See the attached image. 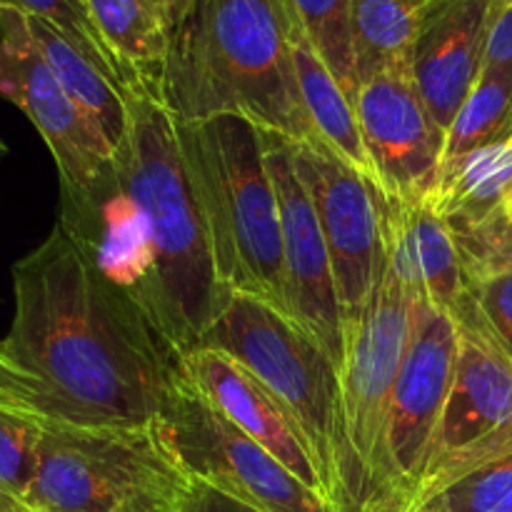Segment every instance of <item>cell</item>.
Instances as JSON below:
<instances>
[{"mask_svg":"<svg viewBox=\"0 0 512 512\" xmlns=\"http://www.w3.org/2000/svg\"><path fill=\"white\" fill-rule=\"evenodd\" d=\"M0 405L73 428L158 425L183 358L58 223L13 265Z\"/></svg>","mask_w":512,"mask_h":512,"instance_id":"cell-1","label":"cell"},{"mask_svg":"<svg viewBox=\"0 0 512 512\" xmlns=\"http://www.w3.org/2000/svg\"><path fill=\"white\" fill-rule=\"evenodd\" d=\"M128 130L113 185L58 225L138 303L183 358L200 348L230 300L185 163L178 118L148 93L125 95Z\"/></svg>","mask_w":512,"mask_h":512,"instance_id":"cell-2","label":"cell"},{"mask_svg":"<svg viewBox=\"0 0 512 512\" xmlns=\"http://www.w3.org/2000/svg\"><path fill=\"white\" fill-rule=\"evenodd\" d=\"M160 100L185 123L233 113L290 140L318 138L280 0H193L173 30Z\"/></svg>","mask_w":512,"mask_h":512,"instance_id":"cell-3","label":"cell"},{"mask_svg":"<svg viewBox=\"0 0 512 512\" xmlns=\"http://www.w3.org/2000/svg\"><path fill=\"white\" fill-rule=\"evenodd\" d=\"M200 345L218 348L250 370L303 435L325 500L335 512H365L368 485L348 440L343 380L333 360L293 320L243 293H230Z\"/></svg>","mask_w":512,"mask_h":512,"instance_id":"cell-4","label":"cell"},{"mask_svg":"<svg viewBox=\"0 0 512 512\" xmlns=\"http://www.w3.org/2000/svg\"><path fill=\"white\" fill-rule=\"evenodd\" d=\"M178 133L220 280L230 293L258 298L288 318L283 230L263 130L243 115L223 113L178 120Z\"/></svg>","mask_w":512,"mask_h":512,"instance_id":"cell-5","label":"cell"},{"mask_svg":"<svg viewBox=\"0 0 512 512\" xmlns=\"http://www.w3.org/2000/svg\"><path fill=\"white\" fill-rule=\"evenodd\" d=\"M43 423V420H40ZM193 478L158 425L73 428L43 423L33 512H183Z\"/></svg>","mask_w":512,"mask_h":512,"instance_id":"cell-6","label":"cell"},{"mask_svg":"<svg viewBox=\"0 0 512 512\" xmlns=\"http://www.w3.org/2000/svg\"><path fill=\"white\" fill-rule=\"evenodd\" d=\"M418 305L420 298L395 268L385 245L373 295L358 323L345 333V360L340 370L345 428L368 485V508L383 490L390 395L413 338Z\"/></svg>","mask_w":512,"mask_h":512,"instance_id":"cell-7","label":"cell"},{"mask_svg":"<svg viewBox=\"0 0 512 512\" xmlns=\"http://www.w3.org/2000/svg\"><path fill=\"white\" fill-rule=\"evenodd\" d=\"M0 95L23 110L48 145L60 178V210H80L113 185V145L68 98L28 28L0 8Z\"/></svg>","mask_w":512,"mask_h":512,"instance_id":"cell-8","label":"cell"},{"mask_svg":"<svg viewBox=\"0 0 512 512\" xmlns=\"http://www.w3.org/2000/svg\"><path fill=\"white\" fill-rule=\"evenodd\" d=\"M165 440L193 480L258 512H335L283 463L235 428L188 378L180 380L163 420Z\"/></svg>","mask_w":512,"mask_h":512,"instance_id":"cell-9","label":"cell"},{"mask_svg":"<svg viewBox=\"0 0 512 512\" xmlns=\"http://www.w3.org/2000/svg\"><path fill=\"white\" fill-rule=\"evenodd\" d=\"M455 378L438 420L428 465L408 510L488 460L512 453V360L480 313L458 325ZM405 510V512H408Z\"/></svg>","mask_w":512,"mask_h":512,"instance_id":"cell-10","label":"cell"},{"mask_svg":"<svg viewBox=\"0 0 512 512\" xmlns=\"http://www.w3.org/2000/svg\"><path fill=\"white\" fill-rule=\"evenodd\" d=\"M290 158L318 213L348 333L373 295L385 258V198L320 138L290 140Z\"/></svg>","mask_w":512,"mask_h":512,"instance_id":"cell-11","label":"cell"},{"mask_svg":"<svg viewBox=\"0 0 512 512\" xmlns=\"http://www.w3.org/2000/svg\"><path fill=\"white\" fill-rule=\"evenodd\" d=\"M458 350L455 320L420 300L413 338L390 395L383 490L368 512H405L413 503L453 385Z\"/></svg>","mask_w":512,"mask_h":512,"instance_id":"cell-12","label":"cell"},{"mask_svg":"<svg viewBox=\"0 0 512 512\" xmlns=\"http://www.w3.org/2000/svg\"><path fill=\"white\" fill-rule=\"evenodd\" d=\"M263 130V128H260ZM265 163L278 195L283 230L285 303L293 320L343 370L345 325L325 235L308 188L290 158V138L263 130Z\"/></svg>","mask_w":512,"mask_h":512,"instance_id":"cell-13","label":"cell"},{"mask_svg":"<svg viewBox=\"0 0 512 512\" xmlns=\"http://www.w3.org/2000/svg\"><path fill=\"white\" fill-rule=\"evenodd\" d=\"M355 110L385 203L433 198L443 168L445 135L430 120L410 65L383 70L360 83Z\"/></svg>","mask_w":512,"mask_h":512,"instance_id":"cell-14","label":"cell"},{"mask_svg":"<svg viewBox=\"0 0 512 512\" xmlns=\"http://www.w3.org/2000/svg\"><path fill=\"white\" fill-rule=\"evenodd\" d=\"M493 0H435L410 55V75L430 120L448 133L483 70Z\"/></svg>","mask_w":512,"mask_h":512,"instance_id":"cell-15","label":"cell"},{"mask_svg":"<svg viewBox=\"0 0 512 512\" xmlns=\"http://www.w3.org/2000/svg\"><path fill=\"white\" fill-rule=\"evenodd\" d=\"M183 373L235 428L268 450L300 483L323 495L318 470L303 435L288 418L283 405L245 365L223 350L200 345L183 355Z\"/></svg>","mask_w":512,"mask_h":512,"instance_id":"cell-16","label":"cell"},{"mask_svg":"<svg viewBox=\"0 0 512 512\" xmlns=\"http://www.w3.org/2000/svg\"><path fill=\"white\" fill-rule=\"evenodd\" d=\"M385 215H388L385 245L395 268L408 280L415 295L448 313L455 325L473 320L478 305L465 278L453 233L435 210L433 200L385 203Z\"/></svg>","mask_w":512,"mask_h":512,"instance_id":"cell-17","label":"cell"},{"mask_svg":"<svg viewBox=\"0 0 512 512\" xmlns=\"http://www.w3.org/2000/svg\"><path fill=\"white\" fill-rule=\"evenodd\" d=\"M288 38L300 98H303L305 115H308L315 135L378 188L375 168L370 163L368 150H365L363 133H360L358 110H355L353 98L345 93L338 78L330 73L325 60L320 58L318 50L305 35L303 25L293 18H288Z\"/></svg>","mask_w":512,"mask_h":512,"instance_id":"cell-18","label":"cell"},{"mask_svg":"<svg viewBox=\"0 0 512 512\" xmlns=\"http://www.w3.org/2000/svg\"><path fill=\"white\" fill-rule=\"evenodd\" d=\"M105 45L118 60L130 93L160 100L173 28L160 10L145 0H85Z\"/></svg>","mask_w":512,"mask_h":512,"instance_id":"cell-19","label":"cell"},{"mask_svg":"<svg viewBox=\"0 0 512 512\" xmlns=\"http://www.w3.org/2000/svg\"><path fill=\"white\" fill-rule=\"evenodd\" d=\"M510 198L512 138H505L443 165L430 200L445 225H478L508 213Z\"/></svg>","mask_w":512,"mask_h":512,"instance_id":"cell-20","label":"cell"},{"mask_svg":"<svg viewBox=\"0 0 512 512\" xmlns=\"http://www.w3.org/2000/svg\"><path fill=\"white\" fill-rule=\"evenodd\" d=\"M28 28L68 98L98 125L113 150L118 148L128 130V100L123 90L103 70L95 68L48 20L28 15Z\"/></svg>","mask_w":512,"mask_h":512,"instance_id":"cell-21","label":"cell"},{"mask_svg":"<svg viewBox=\"0 0 512 512\" xmlns=\"http://www.w3.org/2000/svg\"><path fill=\"white\" fill-rule=\"evenodd\" d=\"M433 3L435 0H350L358 88L383 70L410 65L420 25Z\"/></svg>","mask_w":512,"mask_h":512,"instance_id":"cell-22","label":"cell"},{"mask_svg":"<svg viewBox=\"0 0 512 512\" xmlns=\"http://www.w3.org/2000/svg\"><path fill=\"white\" fill-rule=\"evenodd\" d=\"M505 138H512V65L483 68L445 133L443 165Z\"/></svg>","mask_w":512,"mask_h":512,"instance_id":"cell-23","label":"cell"},{"mask_svg":"<svg viewBox=\"0 0 512 512\" xmlns=\"http://www.w3.org/2000/svg\"><path fill=\"white\" fill-rule=\"evenodd\" d=\"M288 18L303 25L313 48L338 78L345 93L358 95L353 38H350V0H280Z\"/></svg>","mask_w":512,"mask_h":512,"instance_id":"cell-24","label":"cell"},{"mask_svg":"<svg viewBox=\"0 0 512 512\" xmlns=\"http://www.w3.org/2000/svg\"><path fill=\"white\" fill-rule=\"evenodd\" d=\"M0 8H13L18 13L30 15V18L48 20L95 68L103 70L125 95L130 93L128 80H125L118 60L113 58L110 48L105 45L98 25L93 23V15H90L85 0H0Z\"/></svg>","mask_w":512,"mask_h":512,"instance_id":"cell-25","label":"cell"},{"mask_svg":"<svg viewBox=\"0 0 512 512\" xmlns=\"http://www.w3.org/2000/svg\"><path fill=\"white\" fill-rule=\"evenodd\" d=\"M418 508L425 512H512V453L478 465Z\"/></svg>","mask_w":512,"mask_h":512,"instance_id":"cell-26","label":"cell"},{"mask_svg":"<svg viewBox=\"0 0 512 512\" xmlns=\"http://www.w3.org/2000/svg\"><path fill=\"white\" fill-rule=\"evenodd\" d=\"M40 440L43 423L38 418L0 405V495L28 500L38 473Z\"/></svg>","mask_w":512,"mask_h":512,"instance_id":"cell-27","label":"cell"},{"mask_svg":"<svg viewBox=\"0 0 512 512\" xmlns=\"http://www.w3.org/2000/svg\"><path fill=\"white\" fill-rule=\"evenodd\" d=\"M458 245L470 290L512 270V220L508 213L478 225H448Z\"/></svg>","mask_w":512,"mask_h":512,"instance_id":"cell-28","label":"cell"},{"mask_svg":"<svg viewBox=\"0 0 512 512\" xmlns=\"http://www.w3.org/2000/svg\"><path fill=\"white\" fill-rule=\"evenodd\" d=\"M475 305L485 328L512 360V270L473 288Z\"/></svg>","mask_w":512,"mask_h":512,"instance_id":"cell-29","label":"cell"},{"mask_svg":"<svg viewBox=\"0 0 512 512\" xmlns=\"http://www.w3.org/2000/svg\"><path fill=\"white\" fill-rule=\"evenodd\" d=\"M512 65V0H493L483 68Z\"/></svg>","mask_w":512,"mask_h":512,"instance_id":"cell-30","label":"cell"},{"mask_svg":"<svg viewBox=\"0 0 512 512\" xmlns=\"http://www.w3.org/2000/svg\"><path fill=\"white\" fill-rule=\"evenodd\" d=\"M183 512H258V510L248 508V505L218 493V490L200 483V480H193Z\"/></svg>","mask_w":512,"mask_h":512,"instance_id":"cell-31","label":"cell"},{"mask_svg":"<svg viewBox=\"0 0 512 512\" xmlns=\"http://www.w3.org/2000/svg\"><path fill=\"white\" fill-rule=\"evenodd\" d=\"M145 3L153 5L155 10H160L173 30L178 28L185 18H188L190 8H193V0H145Z\"/></svg>","mask_w":512,"mask_h":512,"instance_id":"cell-32","label":"cell"},{"mask_svg":"<svg viewBox=\"0 0 512 512\" xmlns=\"http://www.w3.org/2000/svg\"><path fill=\"white\" fill-rule=\"evenodd\" d=\"M0 512H33L25 503L20 500L8 498V495H0Z\"/></svg>","mask_w":512,"mask_h":512,"instance_id":"cell-33","label":"cell"},{"mask_svg":"<svg viewBox=\"0 0 512 512\" xmlns=\"http://www.w3.org/2000/svg\"><path fill=\"white\" fill-rule=\"evenodd\" d=\"M3 385H5V368L3 363H0V390H3Z\"/></svg>","mask_w":512,"mask_h":512,"instance_id":"cell-34","label":"cell"},{"mask_svg":"<svg viewBox=\"0 0 512 512\" xmlns=\"http://www.w3.org/2000/svg\"><path fill=\"white\" fill-rule=\"evenodd\" d=\"M508 218L512 220V198H510V203H508Z\"/></svg>","mask_w":512,"mask_h":512,"instance_id":"cell-35","label":"cell"},{"mask_svg":"<svg viewBox=\"0 0 512 512\" xmlns=\"http://www.w3.org/2000/svg\"><path fill=\"white\" fill-rule=\"evenodd\" d=\"M5 153V145L3 143H0V155H3Z\"/></svg>","mask_w":512,"mask_h":512,"instance_id":"cell-36","label":"cell"},{"mask_svg":"<svg viewBox=\"0 0 512 512\" xmlns=\"http://www.w3.org/2000/svg\"><path fill=\"white\" fill-rule=\"evenodd\" d=\"M408 512H425V510H420V508H415V510H408Z\"/></svg>","mask_w":512,"mask_h":512,"instance_id":"cell-37","label":"cell"}]
</instances>
